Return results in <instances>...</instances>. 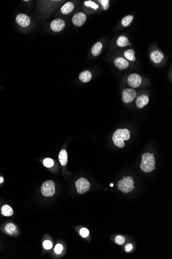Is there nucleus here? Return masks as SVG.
<instances>
[{
    "instance_id": "3",
    "label": "nucleus",
    "mask_w": 172,
    "mask_h": 259,
    "mask_svg": "<svg viewBox=\"0 0 172 259\" xmlns=\"http://www.w3.org/2000/svg\"><path fill=\"white\" fill-rule=\"evenodd\" d=\"M134 181L131 176L124 178L118 183V189L124 193H128L135 189Z\"/></svg>"
},
{
    "instance_id": "9",
    "label": "nucleus",
    "mask_w": 172,
    "mask_h": 259,
    "mask_svg": "<svg viewBox=\"0 0 172 259\" xmlns=\"http://www.w3.org/2000/svg\"><path fill=\"white\" fill-rule=\"evenodd\" d=\"M15 21L18 24L23 28L29 26L31 23L30 18L28 16L23 13H20L17 16Z\"/></svg>"
},
{
    "instance_id": "23",
    "label": "nucleus",
    "mask_w": 172,
    "mask_h": 259,
    "mask_svg": "<svg viewBox=\"0 0 172 259\" xmlns=\"http://www.w3.org/2000/svg\"><path fill=\"white\" fill-rule=\"evenodd\" d=\"M44 165L47 168H51L54 166V163L52 159L46 158L44 160Z\"/></svg>"
},
{
    "instance_id": "29",
    "label": "nucleus",
    "mask_w": 172,
    "mask_h": 259,
    "mask_svg": "<svg viewBox=\"0 0 172 259\" xmlns=\"http://www.w3.org/2000/svg\"><path fill=\"white\" fill-rule=\"evenodd\" d=\"M43 245H44V248H45L46 249H50L53 246L52 242L50 241H45L44 242Z\"/></svg>"
},
{
    "instance_id": "31",
    "label": "nucleus",
    "mask_w": 172,
    "mask_h": 259,
    "mask_svg": "<svg viewBox=\"0 0 172 259\" xmlns=\"http://www.w3.org/2000/svg\"><path fill=\"white\" fill-rule=\"evenodd\" d=\"M3 181H4V178L2 177H1L0 178V183H2Z\"/></svg>"
},
{
    "instance_id": "32",
    "label": "nucleus",
    "mask_w": 172,
    "mask_h": 259,
    "mask_svg": "<svg viewBox=\"0 0 172 259\" xmlns=\"http://www.w3.org/2000/svg\"><path fill=\"white\" fill-rule=\"evenodd\" d=\"M110 186H111V187L113 186V184H110Z\"/></svg>"
},
{
    "instance_id": "28",
    "label": "nucleus",
    "mask_w": 172,
    "mask_h": 259,
    "mask_svg": "<svg viewBox=\"0 0 172 259\" xmlns=\"http://www.w3.org/2000/svg\"><path fill=\"white\" fill-rule=\"evenodd\" d=\"M62 250H63V247L61 245V244H57L56 246H55L54 251L55 252L56 254H58V255L62 253Z\"/></svg>"
},
{
    "instance_id": "4",
    "label": "nucleus",
    "mask_w": 172,
    "mask_h": 259,
    "mask_svg": "<svg viewBox=\"0 0 172 259\" xmlns=\"http://www.w3.org/2000/svg\"><path fill=\"white\" fill-rule=\"evenodd\" d=\"M41 191L44 196L47 197L53 196L55 192V186L54 182L52 180H47L45 182L42 184Z\"/></svg>"
},
{
    "instance_id": "21",
    "label": "nucleus",
    "mask_w": 172,
    "mask_h": 259,
    "mask_svg": "<svg viewBox=\"0 0 172 259\" xmlns=\"http://www.w3.org/2000/svg\"><path fill=\"white\" fill-rule=\"evenodd\" d=\"M133 17V16H127L126 17L123 18L122 20V24L124 27H127L131 24V22H132Z\"/></svg>"
},
{
    "instance_id": "18",
    "label": "nucleus",
    "mask_w": 172,
    "mask_h": 259,
    "mask_svg": "<svg viewBox=\"0 0 172 259\" xmlns=\"http://www.w3.org/2000/svg\"><path fill=\"white\" fill-rule=\"evenodd\" d=\"M102 45L100 42H96L92 48V54L95 57L99 55L102 51Z\"/></svg>"
},
{
    "instance_id": "22",
    "label": "nucleus",
    "mask_w": 172,
    "mask_h": 259,
    "mask_svg": "<svg viewBox=\"0 0 172 259\" xmlns=\"http://www.w3.org/2000/svg\"><path fill=\"white\" fill-rule=\"evenodd\" d=\"M16 230V226L13 224H8L5 226V231L9 234H13Z\"/></svg>"
},
{
    "instance_id": "27",
    "label": "nucleus",
    "mask_w": 172,
    "mask_h": 259,
    "mask_svg": "<svg viewBox=\"0 0 172 259\" xmlns=\"http://www.w3.org/2000/svg\"><path fill=\"white\" fill-rule=\"evenodd\" d=\"M79 233L83 237H86L89 234V231L87 229L83 228L81 229Z\"/></svg>"
},
{
    "instance_id": "20",
    "label": "nucleus",
    "mask_w": 172,
    "mask_h": 259,
    "mask_svg": "<svg viewBox=\"0 0 172 259\" xmlns=\"http://www.w3.org/2000/svg\"><path fill=\"white\" fill-rule=\"evenodd\" d=\"M135 54V51L133 49H131L127 50L124 52V57H126L127 59L131 61H135L136 59Z\"/></svg>"
},
{
    "instance_id": "7",
    "label": "nucleus",
    "mask_w": 172,
    "mask_h": 259,
    "mask_svg": "<svg viewBox=\"0 0 172 259\" xmlns=\"http://www.w3.org/2000/svg\"><path fill=\"white\" fill-rule=\"evenodd\" d=\"M127 82L132 88H138L141 84L142 78L137 74H133L128 77Z\"/></svg>"
},
{
    "instance_id": "1",
    "label": "nucleus",
    "mask_w": 172,
    "mask_h": 259,
    "mask_svg": "<svg viewBox=\"0 0 172 259\" xmlns=\"http://www.w3.org/2000/svg\"><path fill=\"white\" fill-rule=\"evenodd\" d=\"M131 138L130 131L127 129H118L112 136V140L115 145L120 148L125 146L124 141L128 140Z\"/></svg>"
},
{
    "instance_id": "8",
    "label": "nucleus",
    "mask_w": 172,
    "mask_h": 259,
    "mask_svg": "<svg viewBox=\"0 0 172 259\" xmlns=\"http://www.w3.org/2000/svg\"><path fill=\"white\" fill-rule=\"evenodd\" d=\"M87 19V16L83 13H79L74 15L72 18L73 23L77 26H81L84 24Z\"/></svg>"
},
{
    "instance_id": "24",
    "label": "nucleus",
    "mask_w": 172,
    "mask_h": 259,
    "mask_svg": "<svg viewBox=\"0 0 172 259\" xmlns=\"http://www.w3.org/2000/svg\"><path fill=\"white\" fill-rule=\"evenodd\" d=\"M115 242L117 244L120 245H122L123 244H124L125 242V239L123 236L119 235L117 236L115 238Z\"/></svg>"
},
{
    "instance_id": "13",
    "label": "nucleus",
    "mask_w": 172,
    "mask_h": 259,
    "mask_svg": "<svg viewBox=\"0 0 172 259\" xmlns=\"http://www.w3.org/2000/svg\"><path fill=\"white\" fill-rule=\"evenodd\" d=\"M149 102L148 97L145 95H142L138 97L135 102V104L138 108H143L147 105Z\"/></svg>"
},
{
    "instance_id": "2",
    "label": "nucleus",
    "mask_w": 172,
    "mask_h": 259,
    "mask_svg": "<svg viewBox=\"0 0 172 259\" xmlns=\"http://www.w3.org/2000/svg\"><path fill=\"white\" fill-rule=\"evenodd\" d=\"M142 158L140 168L143 171L148 173L156 169L155 167V159L154 154H150V153H144L142 155Z\"/></svg>"
},
{
    "instance_id": "25",
    "label": "nucleus",
    "mask_w": 172,
    "mask_h": 259,
    "mask_svg": "<svg viewBox=\"0 0 172 259\" xmlns=\"http://www.w3.org/2000/svg\"><path fill=\"white\" fill-rule=\"evenodd\" d=\"M85 5L86 6H87L91 7V8L94 9H96L98 8V5L96 4L95 3L93 2L90 1L85 2Z\"/></svg>"
},
{
    "instance_id": "30",
    "label": "nucleus",
    "mask_w": 172,
    "mask_h": 259,
    "mask_svg": "<svg viewBox=\"0 0 172 259\" xmlns=\"http://www.w3.org/2000/svg\"><path fill=\"white\" fill-rule=\"evenodd\" d=\"M133 245L131 244V243H128V244H127L125 246V251H126V252H130L133 249Z\"/></svg>"
},
{
    "instance_id": "10",
    "label": "nucleus",
    "mask_w": 172,
    "mask_h": 259,
    "mask_svg": "<svg viewBox=\"0 0 172 259\" xmlns=\"http://www.w3.org/2000/svg\"><path fill=\"white\" fill-rule=\"evenodd\" d=\"M65 26V22L61 19H56L51 23V28L53 31L58 32L62 31Z\"/></svg>"
},
{
    "instance_id": "12",
    "label": "nucleus",
    "mask_w": 172,
    "mask_h": 259,
    "mask_svg": "<svg viewBox=\"0 0 172 259\" xmlns=\"http://www.w3.org/2000/svg\"><path fill=\"white\" fill-rule=\"evenodd\" d=\"M164 57L163 54L158 50L154 51L150 54L151 59L156 64H159L160 63H161Z\"/></svg>"
},
{
    "instance_id": "14",
    "label": "nucleus",
    "mask_w": 172,
    "mask_h": 259,
    "mask_svg": "<svg viewBox=\"0 0 172 259\" xmlns=\"http://www.w3.org/2000/svg\"><path fill=\"white\" fill-rule=\"evenodd\" d=\"M74 5L71 2L66 3L61 8V11L63 15H68L71 13L74 9Z\"/></svg>"
},
{
    "instance_id": "16",
    "label": "nucleus",
    "mask_w": 172,
    "mask_h": 259,
    "mask_svg": "<svg viewBox=\"0 0 172 259\" xmlns=\"http://www.w3.org/2000/svg\"><path fill=\"white\" fill-rule=\"evenodd\" d=\"M117 44L118 46L120 47H125L131 45V44L129 42L128 38L125 36H120V37L118 38Z\"/></svg>"
},
{
    "instance_id": "6",
    "label": "nucleus",
    "mask_w": 172,
    "mask_h": 259,
    "mask_svg": "<svg viewBox=\"0 0 172 259\" xmlns=\"http://www.w3.org/2000/svg\"><path fill=\"white\" fill-rule=\"evenodd\" d=\"M136 92L133 88H127L122 92V99L125 103H129L133 101L136 97Z\"/></svg>"
},
{
    "instance_id": "5",
    "label": "nucleus",
    "mask_w": 172,
    "mask_h": 259,
    "mask_svg": "<svg viewBox=\"0 0 172 259\" xmlns=\"http://www.w3.org/2000/svg\"><path fill=\"white\" fill-rule=\"evenodd\" d=\"M77 192L83 195L89 190L90 184L89 182L85 178H81L79 179L75 183Z\"/></svg>"
},
{
    "instance_id": "26",
    "label": "nucleus",
    "mask_w": 172,
    "mask_h": 259,
    "mask_svg": "<svg viewBox=\"0 0 172 259\" xmlns=\"http://www.w3.org/2000/svg\"><path fill=\"white\" fill-rule=\"evenodd\" d=\"M99 2L102 4V7L104 10H107L109 8V0H100Z\"/></svg>"
},
{
    "instance_id": "15",
    "label": "nucleus",
    "mask_w": 172,
    "mask_h": 259,
    "mask_svg": "<svg viewBox=\"0 0 172 259\" xmlns=\"http://www.w3.org/2000/svg\"><path fill=\"white\" fill-rule=\"evenodd\" d=\"M92 77V76L91 72L89 70H85L80 74L79 78L81 81L84 83H87L91 80Z\"/></svg>"
},
{
    "instance_id": "11",
    "label": "nucleus",
    "mask_w": 172,
    "mask_h": 259,
    "mask_svg": "<svg viewBox=\"0 0 172 259\" xmlns=\"http://www.w3.org/2000/svg\"><path fill=\"white\" fill-rule=\"evenodd\" d=\"M114 64L120 70L127 68L129 66L128 62L123 57H118L114 61Z\"/></svg>"
},
{
    "instance_id": "17",
    "label": "nucleus",
    "mask_w": 172,
    "mask_h": 259,
    "mask_svg": "<svg viewBox=\"0 0 172 259\" xmlns=\"http://www.w3.org/2000/svg\"><path fill=\"white\" fill-rule=\"evenodd\" d=\"M59 160L62 166H65L68 163V154L65 149L61 150L59 155Z\"/></svg>"
},
{
    "instance_id": "19",
    "label": "nucleus",
    "mask_w": 172,
    "mask_h": 259,
    "mask_svg": "<svg viewBox=\"0 0 172 259\" xmlns=\"http://www.w3.org/2000/svg\"><path fill=\"white\" fill-rule=\"evenodd\" d=\"M1 213L5 216H11L13 214V209L8 205H5L1 209Z\"/></svg>"
}]
</instances>
